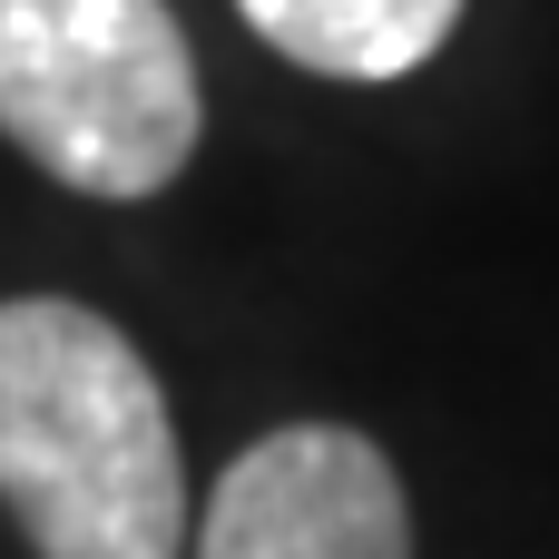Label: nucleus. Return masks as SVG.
Returning a JSON list of instances; mask_svg holds the SVG:
<instances>
[{
  "label": "nucleus",
  "mask_w": 559,
  "mask_h": 559,
  "mask_svg": "<svg viewBox=\"0 0 559 559\" xmlns=\"http://www.w3.org/2000/svg\"><path fill=\"white\" fill-rule=\"evenodd\" d=\"M0 501L39 559H177L187 462L147 354L69 305H0Z\"/></svg>",
  "instance_id": "nucleus-1"
},
{
  "label": "nucleus",
  "mask_w": 559,
  "mask_h": 559,
  "mask_svg": "<svg viewBox=\"0 0 559 559\" xmlns=\"http://www.w3.org/2000/svg\"><path fill=\"white\" fill-rule=\"evenodd\" d=\"M0 138L98 206L187 177L206 138L197 49L167 0H0Z\"/></svg>",
  "instance_id": "nucleus-2"
},
{
  "label": "nucleus",
  "mask_w": 559,
  "mask_h": 559,
  "mask_svg": "<svg viewBox=\"0 0 559 559\" xmlns=\"http://www.w3.org/2000/svg\"><path fill=\"white\" fill-rule=\"evenodd\" d=\"M197 559H413L403 472L354 423H285L216 472Z\"/></svg>",
  "instance_id": "nucleus-3"
},
{
  "label": "nucleus",
  "mask_w": 559,
  "mask_h": 559,
  "mask_svg": "<svg viewBox=\"0 0 559 559\" xmlns=\"http://www.w3.org/2000/svg\"><path fill=\"white\" fill-rule=\"evenodd\" d=\"M236 10L275 59L314 79H413L462 29V0H236Z\"/></svg>",
  "instance_id": "nucleus-4"
}]
</instances>
